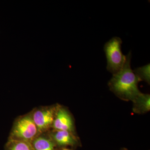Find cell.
Wrapping results in <instances>:
<instances>
[{
	"mask_svg": "<svg viewBox=\"0 0 150 150\" xmlns=\"http://www.w3.org/2000/svg\"><path fill=\"white\" fill-rule=\"evenodd\" d=\"M131 53L126 55V60L122 69L113 74L108 83L110 90L116 96L124 101H133L141 92L138 88L141 80L131 67Z\"/></svg>",
	"mask_w": 150,
	"mask_h": 150,
	"instance_id": "6da1fadb",
	"label": "cell"
},
{
	"mask_svg": "<svg viewBox=\"0 0 150 150\" xmlns=\"http://www.w3.org/2000/svg\"><path fill=\"white\" fill-rule=\"evenodd\" d=\"M122 40L118 37L112 38L105 44L104 51L107 61V69L115 74L123 68L126 60V56L121 50Z\"/></svg>",
	"mask_w": 150,
	"mask_h": 150,
	"instance_id": "7a4b0ae2",
	"label": "cell"
},
{
	"mask_svg": "<svg viewBox=\"0 0 150 150\" xmlns=\"http://www.w3.org/2000/svg\"><path fill=\"white\" fill-rule=\"evenodd\" d=\"M38 133L32 116L26 115L19 118L15 122L10 138L31 143L38 136Z\"/></svg>",
	"mask_w": 150,
	"mask_h": 150,
	"instance_id": "3957f363",
	"label": "cell"
},
{
	"mask_svg": "<svg viewBox=\"0 0 150 150\" xmlns=\"http://www.w3.org/2000/svg\"><path fill=\"white\" fill-rule=\"evenodd\" d=\"M57 107L38 109L33 112V119L39 133L44 132L53 126Z\"/></svg>",
	"mask_w": 150,
	"mask_h": 150,
	"instance_id": "277c9868",
	"label": "cell"
},
{
	"mask_svg": "<svg viewBox=\"0 0 150 150\" xmlns=\"http://www.w3.org/2000/svg\"><path fill=\"white\" fill-rule=\"evenodd\" d=\"M53 128L56 131H67L74 133V123L69 110L64 108L57 106Z\"/></svg>",
	"mask_w": 150,
	"mask_h": 150,
	"instance_id": "5b68a950",
	"label": "cell"
},
{
	"mask_svg": "<svg viewBox=\"0 0 150 150\" xmlns=\"http://www.w3.org/2000/svg\"><path fill=\"white\" fill-rule=\"evenodd\" d=\"M50 137L56 146L65 148L67 146L76 148L81 146L80 142L74 133L67 131L54 130Z\"/></svg>",
	"mask_w": 150,
	"mask_h": 150,
	"instance_id": "8992f818",
	"label": "cell"
},
{
	"mask_svg": "<svg viewBox=\"0 0 150 150\" xmlns=\"http://www.w3.org/2000/svg\"><path fill=\"white\" fill-rule=\"evenodd\" d=\"M133 112L137 114H145L150 110V95L141 93L132 101Z\"/></svg>",
	"mask_w": 150,
	"mask_h": 150,
	"instance_id": "52a82bcc",
	"label": "cell"
},
{
	"mask_svg": "<svg viewBox=\"0 0 150 150\" xmlns=\"http://www.w3.org/2000/svg\"><path fill=\"white\" fill-rule=\"evenodd\" d=\"M31 144L34 150H56V145L50 137L38 136Z\"/></svg>",
	"mask_w": 150,
	"mask_h": 150,
	"instance_id": "ba28073f",
	"label": "cell"
},
{
	"mask_svg": "<svg viewBox=\"0 0 150 150\" xmlns=\"http://www.w3.org/2000/svg\"><path fill=\"white\" fill-rule=\"evenodd\" d=\"M5 150H34L30 142L10 138Z\"/></svg>",
	"mask_w": 150,
	"mask_h": 150,
	"instance_id": "9c48e42d",
	"label": "cell"
},
{
	"mask_svg": "<svg viewBox=\"0 0 150 150\" xmlns=\"http://www.w3.org/2000/svg\"><path fill=\"white\" fill-rule=\"evenodd\" d=\"M133 71L141 81H144L149 84L150 83V64L136 68Z\"/></svg>",
	"mask_w": 150,
	"mask_h": 150,
	"instance_id": "30bf717a",
	"label": "cell"
},
{
	"mask_svg": "<svg viewBox=\"0 0 150 150\" xmlns=\"http://www.w3.org/2000/svg\"><path fill=\"white\" fill-rule=\"evenodd\" d=\"M61 150H72L70 149H67V148H63V149H62Z\"/></svg>",
	"mask_w": 150,
	"mask_h": 150,
	"instance_id": "8fae6325",
	"label": "cell"
},
{
	"mask_svg": "<svg viewBox=\"0 0 150 150\" xmlns=\"http://www.w3.org/2000/svg\"><path fill=\"white\" fill-rule=\"evenodd\" d=\"M118 150H129L128 149H126V148H122V149H120Z\"/></svg>",
	"mask_w": 150,
	"mask_h": 150,
	"instance_id": "7c38bea8",
	"label": "cell"
}]
</instances>
